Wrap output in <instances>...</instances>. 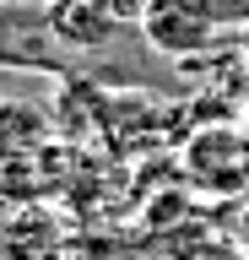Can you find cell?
Here are the masks:
<instances>
[{
	"mask_svg": "<svg viewBox=\"0 0 249 260\" xmlns=\"http://www.w3.org/2000/svg\"><path fill=\"white\" fill-rule=\"evenodd\" d=\"M184 179L206 195H244L249 190V130L238 125H200L184 141Z\"/></svg>",
	"mask_w": 249,
	"mask_h": 260,
	"instance_id": "cell-1",
	"label": "cell"
},
{
	"mask_svg": "<svg viewBox=\"0 0 249 260\" xmlns=\"http://www.w3.org/2000/svg\"><path fill=\"white\" fill-rule=\"evenodd\" d=\"M141 38L163 60H200L217 38V6L211 0H147Z\"/></svg>",
	"mask_w": 249,
	"mask_h": 260,
	"instance_id": "cell-2",
	"label": "cell"
},
{
	"mask_svg": "<svg viewBox=\"0 0 249 260\" xmlns=\"http://www.w3.org/2000/svg\"><path fill=\"white\" fill-rule=\"evenodd\" d=\"M49 32L70 49H103L114 38V11H109V0H54Z\"/></svg>",
	"mask_w": 249,
	"mask_h": 260,
	"instance_id": "cell-3",
	"label": "cell"
},
{
	"mask_svg": "<svg viewBox=\"0 0 249 260\" xmlns=\"http://www.w3.org/2000/svg\"><path fill=\"white\" fill-rule=\"evenodd\" d=\"M44 146H49V114L38 103L0 98V157L22 162V157H38Z\"/></svg>",
	"mask_w": 249,
	"mask_h": 260,
	"instance_id": "cell-4",
	"label": "cell"
},
{
	"mask_svg": "<svg viewBox=\"0 0 249 260\" xmlns=\"http://www.w3.org/2000/svg\"><path fill=\"white\" fill-rule=\"evenodd\" d=\"M238 60L249 65V22H244V27H238Z\"/></svg>",
	"mask_w": 249,
	"mask_h": 260,
	"instance_id": "cell-5",
	"label": "cell"
},
{
	"mask_svg": "<svg viewBox=\"0 0 249 260\" xmlns=\"http://www.w3.org/2000/svg\"><path fill=\"white\" fill-rule=\"evenodd\" d=\"M238 109H244V130H249V87H244V98H238Z\"/></svg>",
	"mask_w": 249,
	"mask_h": 260,
	"instance_id": "cell-6",
	"label": "cell"
}]
</instances>
